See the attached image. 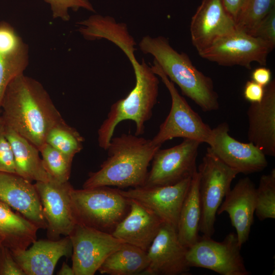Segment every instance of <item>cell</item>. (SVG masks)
I'll return each mask as SVG.
<instances>
[{"label": "cell", "mask_w": 275, "mask_h": 275, "mask_svg": "<svg viewBox=\"0 0 275 275\" xmlns=\"http://www.w3.org/2000/svg\"><path fill=\"white\" fill-rule=\"evenodd\" d=\"M197 170L201 210L199 232L212 237L217 211L238 173L207 150Z\"/></svg>", "instance_id": "cell-7"}, {"label": "cell", "mask_w": 275, "mask_h": 275, "mask_svg": "<svg viewBox=\"0 0 275 275\" xmlns=\"http://www.w3.org/2000/svg\"><path fill=\"white\" fill-rule=\"evenodd\" d=\"M151 68L167 87L172 101L170 112L160 125L157 134L151 139L152 142L161 147L168 141L181 138L208 144L212 129L180 95L174 83L170 80L154 60Z\"/></svg>", "instance_id": "cell-6"}, {"label": "cell", "mask_w": 275, "mask_h": 275, "mask_svg": "<svg viewBox=\"0 0 275 275\" xmlns=\"http://www.w3.org/2000/svg\"><path fill=\"white\" fill-rule=\"evenodd\" d=\"M255 184L249 177L240 179L226 195L217 214L227 212L236 230L239 244L242 245L249 238L256 208Z\"/></svg>", "instance_id": "cell-19"}, {"label": "cell", "mask_w": 275, "mask_h": 275, "mask_svg": "<svg viewBox=\"0 0 275 275\" xmlns=\"http://www.w3.org/2000/svg\"><path fill=\"white\" fill-rule=\"evenodd\" d=\"M159 148L151 140L131 133L113 136L106 149V159L99 170L89 174L82 188L105 186L124 188L144 185L150 162Z\"/></svg>", "instance_id": "cell-2"}, {"label": "cell", "mask_w": 275, "mask_h": 275, "mask_svg": "<svg viewBox=\"0 0 275 275\" xmlns=\"http://www.w3.org/2000/svg\"><path fill=\"white\" fill-rule=\"evenodd\" d=\"M4 126L13 154L16 174L31 182L51 180L43 166L39 149L12 129Z\"/></svg>", "instance_id": "cell-24"}, {"label": "cell", "mask_w": 275, "mask_h": 275, "mask_svg": "<svg viewBox=\"0 0 275 275\" xmlns=\"http://www.w3.org/2000/svg\"><path fill=\"white\" fill-rule=\"evenodd\" d=\"M0 172L16 173L13 152L6 137L5 126L2 121L0 123Z\"/></svg>", "instance_id": "cell-34"}, {"label": "cell", "mask_w": 275, "mask_h": 275, "mask_svg": "<svg viewBox=\"0 0 275 275\" xmlns=\"http://www.w3.org/2000/svg\"><path fill=\"white\" fill-rule=\"evenodd\" d=\"M255 213L260 221L275 218V169L263 175L256 189Z\"/></svg>", "instance_id": "cell-30"}, {"label": "cell", "mask_w": 275, "mask_h": 275, "mask_svg": "<svg viewBox=\"0 0 275 275\" xmlns=\"http://www.w3.org/2000/svg\"><path fill=\"white\" fill-rule=\"evenodd\" d=\"M29 249L11 252L25 275H52L59 259L72 255L69 236L57 240H36Z\"/></svg>", "instance_id": "cell-20"}, {"label": "cell", "mask_w": 275, "mask_h": 275, "mask_svg": "<svg viewBox=\"0 0 275 275\" xmlns=\"http://www.w3.org/2000/svg\"><path fill=\"white\" fill-rule=\"evenodd\" d=\"M222 1L226 9L236 22V19L246 0Z\"/></svg>", "instance_id": "cell-38"}, {"label": "cell", "mask_w": 275, "mask_h": 275, "mask_svg": "<svg viewBox=\"0 0 275 275\" xmlns=\"http://www.w3.org/2000/svg\"><path fill=\"white\" fill-rule=\"evenodd\" d=\"M208 145L207 151L238 174L259 172L267 166L263 152L251 142L242 143L232 137L226 122L212 129Z\"/></svg>", "instance_id": "cell-12"}, {"label": "cell", "mask_w": 275, "mask_h": 275, "mask_svg": "<svg viewBox=\"0 0 275 275\" xmlns=\"http://www.w3.org/2000/svg\"><path fill=\"white\" fill-rule=\"evenodd\" d=\"M29 62L28 45L10 23L0 22V109L8 84L23 73Z\"/></svg>", "instance_id": "cell-22"}, {"label": "cell", "mask_w": 275, "mask_h": 275, "mask_svg": "<svg viewBox=\"0 0 275 275\" xmlns=\"http://www.w3.org/2000/svg\"><path fill=\"white\" fill-rule=\"evenodd\" d=\"M187 249L180 241L176 228L163 223L147 251L149 263L142 274H187Z\"/></svg>", "instance_id": "cell-15"}, {"label": "cell", "mask_w": 275, "mask_h": 275, "mask_svg": "<svg viewBox=\"0 0 275 275\" xmlns=\"http://www.w3.org/2000/svg\"><path fill=\"white\" fill-rule=\"evenodd\" d=\"M236 233L228 234L221 242L203 235L188 248V265L211 270L222 275H249L241 256Z\"/></svg>", "instance_id": "cell-8"}, {"label": "cell", "mask_w": 275, "mask_h": 275, "mask_svg": "<svg viewBox=\"0 0 275 275\" xmlns=\"http://www.w3.org/2000/svg\"><path fill=\"white\" fill-rule=\"evenodd\" d=\"M129 200V211L112 234L125 243L147 252L163 222L139 202Z\"/></svg>", "instance_id": "cell-21"}, {"label": "cell", "mask_w": 275, "mask_h": 275, "mask_svg": "<svg viewBox=\"0 0 275 275\" xmlns=\"http://www.w3.org/2000/svg\"><path fill=\"white\" fill-rule=\"evenodd\" d=\"M273 48L263 40L236 29L216 40L199 55L221 66L238 65L251 69L253 62L266 66Z\"/></svg>", "instance_id": "cell-9"}, {"label": "cell", "mask_w": 275, "mask_h": 275, "mask_svg": "<svg viewBox=\"0 0 275 275\" xmlns=\"http://www.w3.org/2000/svg\"><path fill=\"white\" fill-rule=\"evenodd\" d=\"M264 87L253 80H248L243 90L244 98L251 103L260 102L264 96Z\"/></svg>", "instance_id": "cell-36"}, {"label": "cell", "mask_w": 275, "mask_h": 275, "mask_svg": "<svg viewBox=\"0 0 275 275\" xmlns=\"http://www.w3.org/2000/svg\"><path fill=\"white\" fill-rule=\"evenodd\" d=\"M1 121H2V118H1V115L0 114V123L1 122Z\"/></svg>", "instance_id": "cell-41"}, {"label": "cell", "mask_w": 275, "mask_h": 275, "mask_svg": "<svg viewBox=\"0 0 275 275\" xmlns=\"http://www.w3.org/2000/svg\"><path fill=\"white\" fill-rule=\"evenodd\" d=\"M39 150L44 169L50 179L59 182L68 181L73 158L46 143Z\"/></svg>", "instance_id": "cell-29"}, {"label": "cell", "mask_w": 275, "mask_h": 275, "mask_svg": "<svg viewBox=\"0 0 275 275\" xmlns=\"http://www.w3.org/2000/svg\"><path fill=\"white\" fill-rule=\"evenodd\" d=\"M99 186L71 192L77 223L111 233L130 209V201L119 188Z\"/></svg>", "instance_id": "cell-5"}, {"label": "cell", "mask_w": 275, "mask_h": 275, "mask_svg": "<svg viewBox=\"0 0 275 275\" xmlns=\"http://www.w3.org/2000/svg\"><path fill=\"white\" fill-rule=\"evenodd\" d=\"M274 7L275 0H246L236 19V29L250 34Z\"/></svg>", "instance_id": "cell-31"}, {"label": "cell", "mask_w": 275, "mask_h": 275, "mask_svg": "<svg viewBox=\"0 0 275 275\" xmlns=\"http://www.w3.org/2000/svg\"><path fill=\"white\" fill-rule=\"evenodd\" d=\"M191 178L171 185H143L127 190L120 189V192L127 199L139 202L155 213L163 223L174 226L177 230L180 211Z\"/></svg>", "instance_id": "cell-14"}, {"label": "cell", "mask_w": 275, "mask_h": 275, "mask_svg": "<svg viewBox=\"0 0 275 275\" xmlns=\"http://www.w3.org/2000/svg\"><path fill=\"white\" fill-rule=\"evenodd\" d=\"M74 275H93L105 259L124 242L111 233L77 223L69 235Z\"/></svg>", "instance_id": "cell-10"}, {"label": "cell", "mask_w": 275, "mask_h": 275, "mask_svg": "<svg viewBox=\"0 0 275 275\" xmlns=\"http://www.w3.org/2000/svg\"><path fill=\"white\" fill-rule=\"evenodd\" d=\"M199 173L191 178L190 186L183 202L179 216L177 233L181 243L187 248L199 238L201 210L199 196Z\"/></svg>", "instance_id": "cell-26"}, {"label": "cell", "mask_w": 275, "mask_h": 275, "mask_svg": "<svg viewBox=\"0 0 275 275\" xmlns=\"http://www.w3.org/2000/svg\"><path fill=\"white\" fill-rule=\"evenodd\" d=\"M84 139L64 120L52 127L48 132L45 143L73 159L83 148Z\"/></svg>", "instance_id": "cell-28"}, {"label": "cell", "mask_w": 275, "mask_h": 275, "mask_svg": "<svg viewBox=\"0 0 275 275\" xmlns=\"http://www.w3.org/2000/svg\"><path fill=\"white\" fill-rule=\"evenodd\" d=\"M201 143L183 139L179 144L157 150L144 185H167L191 178L197 171L196 160Z\"/></svg>", "instance_id": "cell-11"}, {"label": "cell", "mask_w": 275, "mask_h": 275, "mask_svg": "<svg viewBox=\"0 0 275 275\" xmlns=\"http://www.w3.org/2000/svg\"><path fill=\"white\" fill-rule=\"evenodd\" d=\"M141 51L151 54L163 72L182 93L205 112L219 108L218 96L212 79L199 70L184 52L179 53L163 37L146 36L139 43Z\"/></svg>", "instance_id": "cell-3"}, {"label": "cell", "mask_w": 275, "mask_h": 275, "mask_svg": "<svg viewBox=\"0 0 275 275\" xmlns=\"http://www.w3.org/2000/svg\"><path fill=\"white\" fill-rule=\"evenodd\" d=\"M251 77L252 80L265 87L271 80V72L266 67H259L253 71Z\"/></svg>", "instance_id": "cell-37"}, {"label": "cell", "mask_w": 275, "mask_h": 275, "mask_svg": "<svg viewBox=\"0 0 275 275\" xmlns=\"http://www.w3.org/2000/svg\"><path fill=\"white\" fill-rule=\"evenodd\" d=\"M47 223V235L57 240L61 235L69 236L77 224L71 199L73 188L69 181L59 182L53 180L37 181L34 184Z\"/></svg>", "instance_id": "cell-13"}, {"label": "cell", "mask_w": 275, "mask_h": 275, "mask_svg": "<svg viewBox=\"0 0 275 275\" xmlns=\"http://www.w3.org/2000/svg\"><path fill=\"white\" fill-rule=\"evenodd\" d=\"M250 35L275 46V7L256 25Z\"/></svg>", "instance_id": "cell-33"}, {"label": "cell", "mask_w": 275, "mask_h": 275, "mask_svg": "<svg viewBox=\"0 0 275 275\" xmlns=\"http://www.w3.org/2000/svg\"><path fill=\"white\" fill-rule=\"evenodd\" d=\"M131 64L135 74V86L125 98L112 105L106 118L98 130L99 146L105 150L116 127L124 120L134 121L136 127L134 134H143L145 124L151 119L157 102L159 84L157 75L144 59L141 63L136 59Z\"/></svg>", "instance_id": "cell-4"}, {"label": "cell", "mask_w": 275, "mask_h": 275, "mask_svg": "<svg viewBox=\"0 0 275 275\" xmlns=\"http://www.w3.org/2000/svg\"><path fill=\"white\" fill-rule=\"evenodd\" d=\"M0 201L21 214L39 229H46L40 198L32 182L16 173L0 172Z\"/></svg>", "instance_id": "cell-17"}, {"label": "cell", "mask_w": 275, "mask_h": 275, "mask_svg": "<svg viewBox=\"0 0 275 275\" xmlns=\"http://www.w3.org/2000/svg\"><path fill=\"white\" fill-rule=\"evenodd\" d=\"M78 31L89 40L105 39L119 47L129 61L134 59L136 43L129 34L126 24L117 22L110 16L95 14L88 18L77 22Z\"/></svg>", "instance_id": "cell-23"}, {"label": "cell", "mask_w": 275, "mask_h": 275, "mask_svg": "<svg viewBox=\"0 0 275 275\" xmlns=\"http://www.w3.org/2000/svg\"><path fill=\"white\" fill-rule=\"evenodd\" d=\"M57 274L58 275H74L72 267L69 266L65 262L63 263L61 269Z\"/></svg>", "instance_id": "cell-39"}, {"label": "cell", "mask_w": 275, "mask_h": 275, "mask_svg": "<svg viewBox=\"0 0 275 275\" xmlns=\"http://www.w3.org/2000/svg\"><path fill=\"white\" fill-rule=\"evenodd\" d=\"M248 139L266 156H275V80L264 87L259 102L251 103L247 111Z\"/></svg>", "instance_id": "cell-18"}, {"label": "cell", "mask_w": 275, "mask_h": 275, "mask_svg": "<svg viewBox=\"0 0 275 275\" xmlns=\"http://www.w3.org/2000/svg\"><path fill=\"white\" fill-rule=\"evenodd\" d=\"M0 275H25L9 249L4 245L0 250Z\"/></svg>", "instance_id": "cell-35"}, {"label": "cell", "mask_w": 275, "mask_h": 275, "mask_svg": "<svg viewBox=\"0 0 275 275\" xmlns=\"http://www.w3.org/2000/svg\"><path fill=\"white\" fill-rule=\"evenodd\" d=\"M3 245H4L3 240L2 239V238L0 237V250Z\"/></svg>", "instance_id": "cell-40"}, {"label": "cell", "mask_w": 275, "mask_h": 275, "mask_svg": "<svg viewBox=\"0 0 275 275\" xmlns=\"http://www.w3.org/2000/svg\"><path fill=\"white\" fill-rule=\"evenodd\" d=\"M148 263L146 251L124 243L105 259L98 271L109 275L142 274Z\"/></svg>", "instance_id": "cell-27"}, {"label": "cell", "mask_w": 275, "mask_h": 275, "mask_svg": "<svg viewBox=\"0 0 275 275\" xmlns=\"http://www.w3.org/2000/svg\"><path fill=\"white\" fill-rule=\"evenodd\" d=\"M1 109L4 125L38 149L51 128L64 120L43 86L23 73L8 84Z\"/></svg>", "instance_id": "cell-1"}, {"label": "cell", "mask_w": 275, "mask_h": 275, "mask_svg": "<svg viewBox=\"0 0 275 275\" xmlns=\"http://www.w3.org/2000/svg\"><path fill=\"white\" fill-rule=\"evenodd\" d=\"M236 30L235 21L222 0H202L190 25L191 42L198 53Z\"/></svg>", "instance_id": "cell-16"}, {"label": "cell", "mask_w": 275, "mask_h": 275, "mask_svg": "<svg viewBox=\"0 0 275 275\" xmlns=\"http://www.w3.org/2000/svg\"><path fill=\"white\" fill-rule=\"evenodd\" d=\"M39 229L0 201V237L11 252L25 250L37 240Z\"/></svg>", "instance_id": "cell-25"}, {"label": "cell", "mask_w": 275, "mask_h": 275, "mask_svg": "<svg viewBox=\"0 0 275 275\" xmlns=\"http://www.w3.org/2000/svg\"><path fill=\"white\" fill-rule=\"evenodd\" d=\"M44 1L49 5L53 18H59L64 21H68L70 19L69 9L77 11L80 8H84L95 12L89 0H44Z\"/></svg>", "instance_id": "cell-32"}]
</instances>
